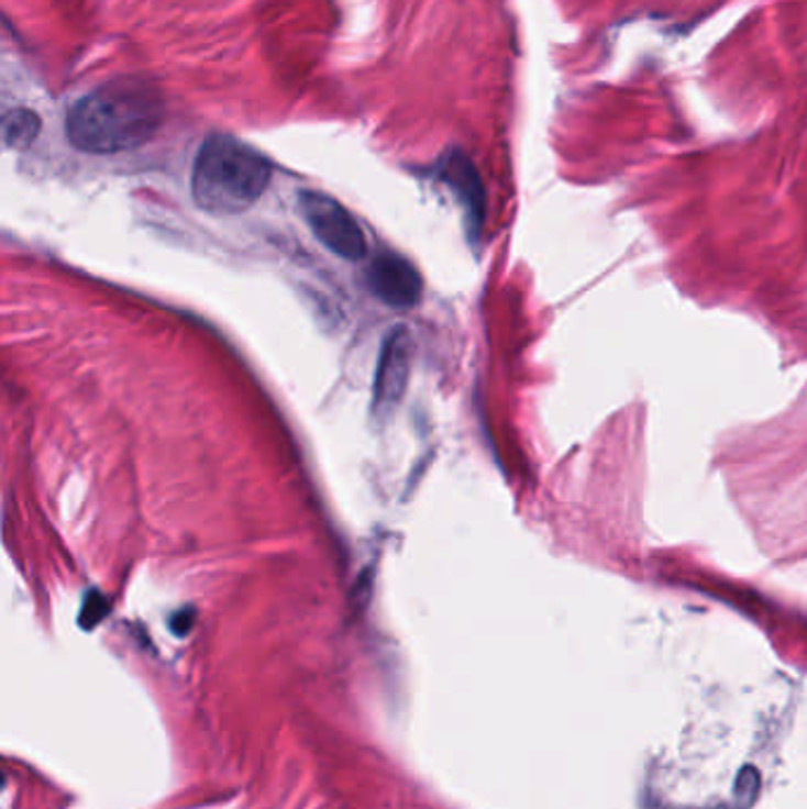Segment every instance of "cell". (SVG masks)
<instances>
[{"mask_svg":"<svg viewBox=\"0 0 807 809\" xmlns=\"http://www.w3.org/2000/svg\"><path fill=\"white\" fill-rule=\"evenodd\" d=\"M299 201L308 228L332 254L346 261H361L367 254V240L361 223L336 199L308 190L301 192Z\"/></svg>","mask_w":807,"mask_h":809,"instance_id":"3","label":"cell"},{"mask_svg":"<svg viewBox=\"0 0 807 809\" xmlns=\"http://www.w3.org/2000/svg\"><path fill=\"white\" fill-rule=\"evenodd\" d=\"M445 178L460 192L462 201L467 204L469 215L478 225L480 218H484V190H480V182H478L474 166L464 157H460V154H455L445 168Z\"/></svg>","mask_w":807,"mask_h":809,"instance_id":"6","label":"cell"},{"mask_svg":"<svg viewBox=\"0 0 807 809\" xmlns=\"http://www.w3.org/2000/svg\"><path fill=\"white\" fill-rule=\"evenodd\" d=\"M369 289L391 308H412L422 297V277L408 258L396 254L379 256L369 268Z\"/></svg>","mask_w":807,"mask_h":809,"instance_id":"5","label":"cell"},{"mask_svg":"<svg viewBox=\"0 0 807 809\" xmlns=\"http://www.w3.org/2000/svg\"><path fill=\"white\" fill-rule=\"evenodd\" d=\"M195 625V611L192 609H185V611H178L174 618H170V630H174L178 636H185Z\"/></svg>","mask_w":807,"mask_h":809,"instance_id":"9","label":"cell"},{"mask_svg":"<svg viewBox=\"0 0 807 809\" xmlns=\"http://www.w3.org/2000/svg\"><path fill=\"white\" fill-rule=\"evenodd\" d=\"M159 88L145 79H117L88 92L67 114L69 143L86 154H119L152 140L164 121Z\"/></svg>","mask_w":807,"mask_h":809,"instance_id":"1","label":"cell"},{"mask_svg":"<svg viewBox=\"0 0 807 809\" xmlns=\"http://www.w3.org/2000/svg\"><path fill=\"white\" fill-rule=\"evenodd\" d=\"M270 162L232 135L215 133L199 147L192 166L195 204L213 215L250 211L270 185Z\"/></svg>","mask_w":807,"mask_h":809,"instance_id":"2","label":"cell"},{"mask_svg":"<svg viewBox=\"0 0 807 809\" xmlns=\"http://www.w3.org/2000/svg\"><path fill=\"white\" fill-rule=\"evenodd\" d=\"M412 365V336L406 326H394V332L384 339L382 355L375 375V391L372 404L379 417L391 414L402 396L408 391Z\"/></svg>","mask_w":807,"mask_h":809,"instance_id":"4","label":"cell"},{"mask_svg":"<svg viewBox=\"0 0 807 809\" xmlns=\"http://www.w3.org/2000/svg\"><path fill=\"white\" fill-rule=\"evenodd\" d=\"M107 613H110V601H107L100 592H88V597H86V601H84L81 616H79L81 628H84V630L98 628L100 622L107 618Z\"/></svg>","mask_w":807,"mask_h":809,"instance_id":"8","label":"cell"},{"mask_svg":"<svg viewBox=\"0 0 807 809\" xmlns=\"http://www.w3.org/2000/svg\"><path fill=\"white\" fill-rule=\"evenodd\" d=\"M41 131V119L29 112V109H14L5 117L3 123V135H5V145L8 147H26L31 145Z\"/></svg>","mask_w":807,"mask_h":809,"instance_id":"7","label":"cell"}]
</instances>
